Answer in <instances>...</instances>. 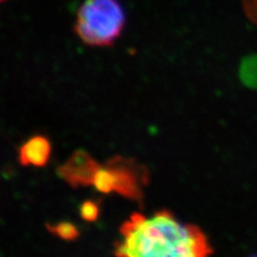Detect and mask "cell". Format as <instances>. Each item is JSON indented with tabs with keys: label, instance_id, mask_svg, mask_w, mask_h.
I'll list each match as a JSON object with an SVG mask.
<instances>
[{
	"label": "cell",
	"instance_id": "6da1fadb",
	"mask_svg": "<svg viewBox=\"0 0 257 257\" xmlns=\"http://www.w3.org/2000/svg\"><path fill=\"white\" fill-rule=\"evenodd\" d=\"M115 254L131 257H202L212 253L206 235L166 210L151 216L134 213L122 224Z\"/></svg>",
	"mask_w": 257,
	"mask_h": 257
},
{
	"label": "cell",
	"instance_id": "7a4b0ae2",
	"mask_svg": "<svg viewBox=\"0 0 257 257\" xmlns=\"http://www.w3.org/2000/svg\"><path fill=\"white\" fill-rule=\"evenodd\" d=\"M125 15L117 0H85L76 14L75 31L85 44L108 46L121 35Z\"/></svg>",
	"mask_w": 257,
	"mask_h": 257
},
{
	"label": "cell",
	"instance_id": "3957f363",
	"mask_svg": "<svg viewBox=\"0 0 257 257\" xmlns=\"http://www.w3.org/2000/svg\"><path fill=\"white\" fill-rule=\"evenodd\" d=\"M99 167L89 155L78 151L59 168V175L73 187L90 186Z\"/></svg>",
	"mask_w": 257,
	"mask_h": 257
},
{
	"label": "cell",
	"instance_id": "277c9868",
	"mask_svg": "<svg viewBox=\"0 0 257 257\" xmlns=\"http://www.w3.org/2000/svg\"><path fill=\"white\" fill-rule=\"evenodd\" d=\"M51 143L44 136L36 135L29 139L20 149V162L24 166L43 167L51 158Z\"/></svg>",
	"mask_w": 257,
	"mask_h": 257
},
{
	"label": "cell",
	"instance_id": "5b68a950",
	"mask_svg": "<svg viewBox=\"0 0 257 257\" xmlns=\"http://www.w3.org/2000/svg\"><path fill=\"white\" fill-rule=\"evenodd\" d=\"M239 76L244 85L257 89V55L251 56L241 62Z\"/></svg>",
	"mask_w": 257,
	"mask_h": 257
},
{
	"label": "cell",
	"instance_id": "8992f818",
	"mask_svg": "<svg viewBox=\"0 0 257 257\" xmlns=\"http://www.w3.org/2000/svg\"><path fill=\"white\" fill-rule=\"evenodd\" d=\"M48 229H50L52 234L56 235L62 240H67V241L75 240L79 235L78 228L71 222H60L56 225L48 226Z\"/></svg>",
	"mask_w": 257,
	"mask_h": 257
},
{
	"label": "cell",
	"instance_id": "52a82bcc",
	"mask_svg": "<svg viewBox=\"0 0 257 257\" xmlns=\"http://www.w3.org/2000/svg\"><path fill=\"white\" fill-rule=\"evenodd\" d=\"M79 214L83 220L87 222H94L100 214V208L98 204L92 202V200H87L80 206Z\"/></svg>",
	"mask_w": 257,
	"mask_h": 257
},
{
	"label": "cell",
	"instance_id": "ba28073f",
	"mask_svg": "<svg viewBox=\"0 0 257 257\" xmlns=\"http://www.w3.org/2000/svg\"><path fill=\"white\" fill-rule=\"evenodd\" d=\"M242 5L246 18L257 25V0H242Z\"/></svg>",
	"mask_w": 257,
	"mask_h": 257
},
{
	"label": "cell",
	"instance_id": "9c48e42d",
	"mask_svg": "<svg viewBox=\"0 0 257 257\" xmlns=\"http://www.w3.org/2000/svg\"><path fill=\"white\" fill-rule=\"evenodd\" d=\"M3 2H5V0H0V3H3Z\"/></svg>",
	"mask_w": 257,
	"mask_h": 257
}]
</instances>
